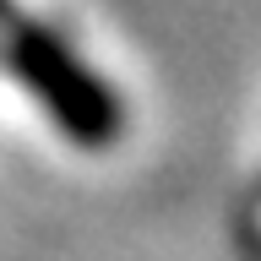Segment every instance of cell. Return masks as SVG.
<instances>
[{
  "label": "cell",
  "instance_id": "6da1fadb",
  "mask_svg": "<svg viewBox=\"0 0 261 261\" xmlns=\"http://www.w3.org/2000/svg\"><path fill=\"white\" fill-rule=\"evenodd\" d=\"M6 60H11L16 82L55 114V125L76 147H109L120 136V125H125L120 98L109 93V82L98 76L55 28L11 22L6 28Z\"/></svg>",
  "mask_w": 261,
  "mask_h": 261
}]
</instances>
